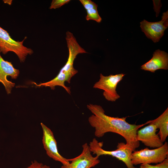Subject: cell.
<instances>
[{"label":"cell","instance_id":"obj_14","mask_svg":"<svg viewBox=\"0 0 168 168\" xmlns=\"http://www.w3.org/2000/svg\"><path fill=\"white\" fill-rule=\"evenodd\" d=\"M79 1L86 10V20H92L98 23L100 22L102 19L97 11V5L91 0H80Z\"/></svg>","mask_w":168,"mask_h":168},{"label":"cell","instance_id":"obj_16","mask_svg":"<svg viewBox=\"0 0 168 168\" xmlns=\"http://www.w3.org/2000/svg\"><path fill=\"white\" fill-rule=\"evenodd\" d=\"M70 1V0H53L51 3L49 9H55L59 8L62 6L68 3Z\"/></svg>","mask_w":168,"mask_h":168},{"label":"cell","instance_id":"obj_11","mask_svg":"<svg viewBox=\"0 0 168 168\" xmlns=\"http://www.w3.org/2000/svg\"><path fill=\"white\" fill-rule=\"evenodd\" d=\"M0 53V82L3 84L8 94L11 93L15 84L8 81L7 77L10 76L12 79H16L19 75V71L13 67L11 62L5 60L2 57Z\"/></svg>","mask_w":168,"mask_h":168},{"label":"cell","instance_id":"obj_1","mask_svg":"<svg viewBox=\"0 0 168 168\" xmlns=\"http://www.w3.org/2000/svg\"><path fill=\"white\" fill-rule=\"evenodd\" d=\"M88 109L93 114L88 119L91 126L95 129V135L97 138L102 137L108 132L120 135L125 139L126 144L133 151L140 146V142L137 139L138 129L147 124L146 122L139 125L131 124L126 120L127 117L121 118L108 116L100 105L89 104L87 105Z\"/></svg>","mask_w":168,"mask_h":168},{"label":"cell","instance_id":"obj_7","mask_svg":"<svg viewBox=\"0 0 168 168\" xmlns=\"http://www.w3.org/2000/svg\"><path fill=\"white\" fill-rule=\"evenodd\" d=\"M140 27L146 37L154 43L158 42L168 27V11L163 13L161 21L150 22L145 20L140 22Z\"/></svg>","mask_w":168,"mask_h":168},{"label":"cell","instance_id":"obj_5","mask_svg":"<svg viewBox=\"0 0 168 168\" xmlns=\"http://www.w3.org/2000/svg\"><path fill=\"white\" fill-rule=\"evenodd\" d=\"M25 37L22 41H16L12 39L7 31L0 26V52L5 54L9 52H14L21 63L24 62L28 55H31L33 51L23 45Z\"/></svg>","mask_w":168,"mask_h":168},{"label":"cell","instance_id":"obj_12","mask_svg":"<svg viewBox=\"0 0 168 168\" xmlns=\"http://www.w3.org/2000/svg\"><path fill=\"white\" fill-rule=\"evenodd\" d=\"M141 69L154 72L156 70L168 69V54L159 49L154 52L152 58L141 67Z\"/></svg>","mask_w":168,"mask_h":168},{"label":"cell","instance_id":"obj_10","mask_svg":"<svg viewBox=\"0 0 168 168\" xmlns=\"http://www.w3.org/2000/svg\"><path fill=\"white\" fill-rule=\"evenodd\" d=\"M156 126L152 124L148 125L138 130L137 133V139L145 146L150 148H157L161 147L164 144L158 134Z\"/></svg>","mask_w":168,"mask_h":168},{"label":"cell","instance_id":"obj_9","mask_svg":"<svg viewBox=\"0 0 168 168\" xmlns=\"http://www.w3.org/2000/svg\"><path fill=\"white\" fill-rule=\"evenodd\" d=\"M82 151L78 156L68 159L69 164L62 166L61 168H91L94 167L100 162L99 157L93 156L91 154L89 145L86 143L82 145Z\"/></svg>","mask_w":168,"mask_h":168},{"label":"cell","instance_id":"obj_2","mask_svg":"<svg viewBox=\"0 0 168 168\" xmlns=\"http://www.w3.org/2000/svg\"><path fill=\"white\" fill-rule=\"evenodd\" d=\"M66 40L69 51L67 61L61 68L57 75L54 79L47 82L37 84L34 82L36 86L49 87L54 90L56 86L63 87L67 92L70 94V87L65 85V82L70 83L72 78L78 72L73 67V63L77 55L80 54L87 53L86 51L78 44L73 34L69 31L66 33Z\"/></svg>","mask_w":168,"mask_h":168},{"label":"cell","instance_id":"obj_13","mask_svg":"<svg viewBox=\"0 0 168 168\" xmlns=\"http://www.w3.org/2000/svg\"><path fill=\"white\" fill-rule=\"evenodd\" d=\"M147 124L155 125L159 131L158 134L163 142H165L168 135V108L157 118L147 122Z\"/></svg>","mask_w":168,"mask_h":168},{"label":"cell","instance_id":"obj_3","mask_svg":"<svg viewBox=\"0 0 168 168\" xmlns=\"http://www.w3.org/2000/svg\"><path fill=\"white\" fill-rule=\"evenodd\" d=\"M89 146L91 152L97 156L99 157L102 155L111 156L123 161L127 168H136L131 162V155L134 151L132 148L124 142L118 143L117 149L110 151L103 149V142H98L96 138L92 139Z\"/></svg>","mask_w":168,"mask_h":168},{"label":"cell","instance_id":"obj_4","mask_svg":"<svg viewBox=\"0 0 168 168\" xmlns=\"http://www.w3.org/2000/svg\"><path fill=\"white\" fill-rule=\"evenodd\" d=\"M168 158V144L165 142L161 147L150 149L147 147L139 151H134L131 155L133 165L143 164H157Z\"/></svg>","mask_w":168,"mask_h":168},{"label":"cell","instance_id":"obj_8","mask_svg":"<svg viewBox=\"0 0 168 168\" xmlns=\"http://www.w3.org/2000/svg\"><path fill=\"white\" fill-rule=\"evenodd\" d=\"M43 133L42 143L47 155L54 160L62 163L63 166L69 163L68 159L62 156L58 151L57 142L51 130L42 123H40Z\"/></svg>","mask_w":168,"mask_h":168},{"label":"cell","instance_id":"obj_17","mask_svg":"<svg viewBox=\"0 0 168 168\" xmlns=\"http://www.w3.org/2000/svg\"><path fill=\"white\" fill-rule=\"evenodd\" d=\"M26 168H50V166L35 160Z\"/></svg>","mask_w":168,"mask_h":168},{"label":"cell","instance_id":"obj_6","mask_svg":"<svg viewBox=\"0 0 168 168\" xmlns=\"http://www.w3.org/2000/svg\"><path fill=\"white\" fill-rule=\"evenodd\" d=\"M125 75V74L120 73L104 76L100 73V79L94 84L93 87L103 90V95L107 100L115 101L120 97L116 91L117 86Z\"/></svg>","mask_w":168,"mask_h":168},{"label":"cell","instance_id":"obj_15","mask_svg":"<svg viewBox=\"0 0 168 168\" xmlns=\"http://www.w3.org/2000/svg\"><path fill=\"white\" fill-rule=\"evenodd\" d=\"M139 168H168V158L155 165L148 164H141Z\"/></svg>","mask_w":168,"mask_h":168}]
</instances>
